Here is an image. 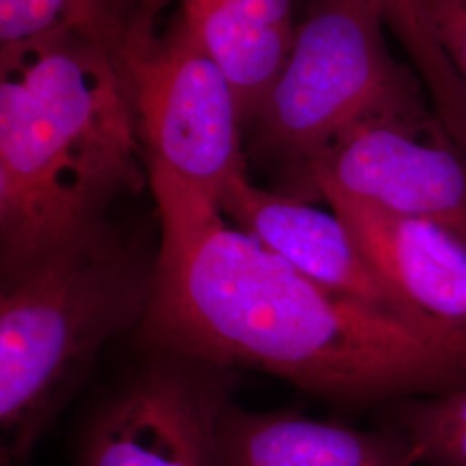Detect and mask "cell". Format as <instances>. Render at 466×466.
Returning <instances> with one entry per match:
<instances>
[{
  "instance_id": "1",
  "label": "cell",
  "mask_w": 466,
  "mask_h": 466,
  "mask_svg": "<svg viewBox=\"0 0 466 466\" xmlns=\"http://www.w3.org/2000/svg\"><path fill=\"white\" fill-rule=\"evenodd\" d=\"M147 169L161 238L137 329L150 350L267 371L348 410L466 385V329L323 287L228 227L209 194Z\"/></svg>"
},
{
  "instance_id": "2",
  "label": "cell",
  "mask_w": 466,
  "mask_h": 466,
  "mask_svg": "<svg viewBox=\"0 0 466 466\" xmlns=\"http://www.w3.org/2000/svg\"><path fill=\"white\" fill-rule=\"evenodd\" d=\"M149 184L132 107L106 50L73 32L0 49L2 282L109 223Z\"/></svg>"
},
{
  "instance_id": "3",
  "label": "cell",
  "mask_w": 466,
  "mask_h": 466,
  "mask_svg": "<svg viewBox=\"0 0 466 466\" xmlns=\"http://www.w3.org/2000/svg\"><path fill=\"white\" fill-rule=\"evenodd\" d=\"M157 250L111 219L2 282V446L25 465L102 348L147 311Z\"/></svg>"
},
{
  "instance_id": "4",
  "label": "cell",
  "mask_w": 466,
  "mask_h": 466,
  "mask_svg": "<svg viewBox=\"0 0 466 466\" xmlns=\"http://www.w3.org/2000/svg\"><path fill=\"white\" fill-rule=\"evenodd\" d=\"M385 28L375 0H304L282 71L244 128L248 161L275 177L277 192L290 194L356 127L431 104Z\"/></svg>"
},
{
  "instance_id": "5",
  "label": "cell",
  "mask_w": 466,
  "mask_h": 466,
  "mask_svg": "<svg viewBox=\"0 0 466 466\" xmlns=\"http://www.w3.org/2000/svg\"><path fill=\"white\" fill-rule=\"evenodd\" d=\"M132 107L146 163L217 200L248 175L232 85L178 13L165 32L144 21L111 57Z\"/></svg>"
},
{
  "instance_id": "6",
  "label": "cell",
  "mask_w": 466,
  "mask_h": 466,
  "mask_svg": "<svg viewBox=\"0 0 466 466\" xmlns=\"http://www.w3.org/2000/svg\"><path fill=\"white\" fill-rule=\"evenodd\" d=\"M238 383L232 368L152 350L86 418L75 466H221L219 420Z\"/></svg>"
},
{
  "instance_id": "7",
  "label": "cell",
  "mask_w": 466,
  "mask_h": 466,
  "mask_svg": "<svg viewBox=\"0 0 466 466\" xmlns=\"http://www.w3.org/2000/svg\"><path fill=\"white\" fill-rule=\"evenodd\" d=\"M319 184L425 219L466 244V152L429 106L356 127L308 167L287 196L313 202Z\"/></svg>"
},
{
  "instance_id": "8",
  "label": "cell",
  "mask_w": 466,
  "mask_h": 466,
  "mask_svg": "<svg viewBox=\"0 0 466 466\" xmlns=\"http://www.w3.org/2000/svg\"><path fill=\"white\" fill-rule=\"evenodd\" d=\"M217 202L235 228L308 279L400 317L437 321L415 313L387 287L333 211L256 187L248 175L225 185Z\"/></svg>"
},
{
  "instance_id": "9",
  "label": "cell",
  "mask_w": 466,
  "mask_h": 466,
  "mask_svg": "<svg viewBox=\"0 0 466 466\" xmlns=\"http://www.w3.org/2000/svg\"><path fill=\"white\" fill-rule=\"evenodd\" d=\"M368 263L421 317L466 329V244L425 219L387 211L332 185L315 187Z\"/></svg>"
},
{
  "instance_id": "10",
  "label": "cell",
  "mask_w": 466,
  "mask_h": 466,
  "mask_svg": "<svg viewBox=\"0 0 466 466\" xmlns=\"http://www.w3.org/2000/svg\"><path fill=\"white\" fill-rule=\"evenodd\" d=\"M373 431L337 420H315L298 410L268 413L228 404L219 420L221 466H417L394 425Z\"/></svg>"
},
{
  "instance_id": "11",
  "label": "cell",
  "mask_w": 466,
  "mask_h": 466,
  "mask_svg": "<svg viewBox=\"0 0 466 466\" xmlns=\"http://www.w3.org/2000/svg\"><path fill=\"white\" fill-rule=\"evenodd\" d=\"M296 0H180V15L223 69L242 128L277 82L292 49Z\"/></svg>"
},
{
  "instance_id": "12",
  "label": "cell",
  "mask_w": 466,
  "mask_h": 466,
  "mask_svg": "<svg viewBox=\"0 0 466 466\" xmlns=\"http://www.w3.org/2000/svg\"><path fill=\"white\" fill-rule=\"evenodd\" d=\"M161 5V0H0V49L73 32L115 57Z\"/></svg>"
},
{
  "instance_id": "13",
  "label": "cell",
  "mask_w": 466,
  "mask_h": 466,
  "mask_svg": "<svg viewBox=\"0 0 466 466\" xmlns=\"http://www.w3.org/2000/svg\"><path fill=\"white\" fill-rule=\"evenodd\" d=\"M423 85L433 113L466 152V86L441 49L423 0H375Z\"/></svg>"
},
{
  "instance_id": "14",
  "label": "cell",
  "mask_w": 466,
  "mask_h": 466,
  "mask_svg": "<svg viewBox=\"0 0 466 466\" xmlns=\"http://www.w3.org/2000/svg\"><path fill=\"white\" fill-rule=\"evenodd\" d=\"M377 415L404 433L417 466H466V385L387 404Z\"/></svg>"
},
{
  "instance_id": "15",
  "label": "cell",
  "mask_w": 466,
  "mask_h": 466,
  "mask_svg": "<svg viewBox=\"0 0 466 466\" xmlns=\"http://www.w3.org/2000/svg\"><path fill=\"white\" fill-rule=\"evenodd\" d=\"M433 35L466 86V0H423Z\"/></svg>"
}]
</instances>
